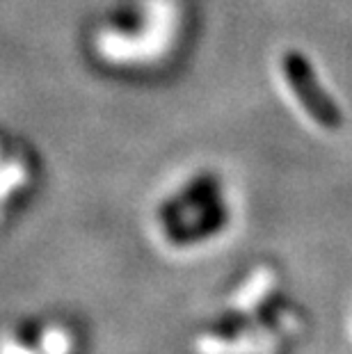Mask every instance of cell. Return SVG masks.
Returning a JSON list of instances; mask_svg holds the SVG:
<instances>
[{
  "instance_id": "obj_1",
  "label": "cell",
  "mask_w": 352,
  "mask_h": 354,
  "mask_svg": "<svg viewBox=\"0 0 352 354\" xmlns=\"http://www.w3.org/2000/svg\"><path fill=\"white\" fill-rule=\"evenodd\" d=\"M295 315L281 302L270 268H254L224 292L211 315L192 331L190 354H281Z\"/></svg>"
},
{
  "instance_id": "obj_2",
  "label": "cell",
  "mask_w": 352,
  "mask_h": 354,
  "mask_svg": "<svg viewBox=\"0 0 352 354\" xmlns=\"http://www.w3.org/2000/svg\"><path fill=\"white\" fill-rule=\"evenodd\" d=\"M80 334L62 318L24 320L0 331V354H80Z\"/></svg>"
},
{
  "instance_id": "obj_3",
  "label": "cell",
  "mask_w": 352,
  "mask_h": 354,
  "mask_svg": "<svg viewBox=\"0 0 352 354\" xmlns=\"http://www.w3.org/2000/svg\"><path fill=\"white\" fill-rule=\"evenodd\" d=\"M284 69H286L290 87H293V92L297 94V99L302 101L306 112H309L320 126L339 128L341 112L334 105V101L320 89L318 78H316V73L311 71L309 62H306L302 55H297V53H290V55H286Z\"/></svg>"
}]
</instances>
